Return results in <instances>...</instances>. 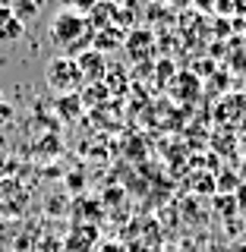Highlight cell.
I'll use <instances>...</instances> for the list:
<instances>
[{
    "instance_id": "obj_1",
    "label": "cell",
    "mask_w": 246,
    "mask_h": 252,
    "mask_svg": "<svg viewBox=\"0 0 246 252\" xmlns=\"http://www.w3.org/2000/svg\"><path fill=\"white\" fill-rule=\"evenodd\" d=\"M92 35H95V29H92L89 16L73 13V10H60L51 22V41L67 57L82 54V47H92Z\"/></svg>"
},
{
    "instance_id": "obj_2",
    "label": "cell",
    "mask_w": 246,
    "mask_h": 252,
    "mask_svg": "<svg viewBox=\"0 0 246 252\" xmlns=\"http://www.w3.org/2000/svg\"><path fill=\"white\" fill-rule=\"evenodd\" d=\"M44 79L57 94H70L73 89H79V85L85 82L82 73H79V66H76V57H67V54H60V57H54L47 63Z\"/></svg>"
},
{
    "instance_id": "obj_3",
    "label": "cell",
    "mask_w": 246,
    "mask_h": 252,
    "mask_svg": "<svg viewBox=\"0 0 246 252\" xmlns=\"http://www.w3.org/2000/svg\"><path fill=\"white\" fill-rule=\"evenodd\" d=\"M76 66H79V73H82L85 82H101L107 73V60H105V54L101 51H95V47H85L82 54L76 57Z\"/></svg>"
},
{
    "instance_id": "obj_4",
    "label": "cell",
    "mask_w": 246,
    "mask_h": 252,
    "mask_svg": "<svg viewBox=\"0 0 246 252\" xmlns=\"http://www.w3.org/2000/svg\"><path fill=\"white\" fill-rule=\"evenodd\" d=\"M126 41V35H123V26H105V29H98L92 35V47L95 51H117V47H123Z\"/></svg>"
},
{
    "instance_id": "obj_5",
    "label": "cell",
    "mask_w": 246,
    "mask_h": 252,
    "mask_svg": "<svg viewBox=\"0 0 246 252\" xmlns=\"http://www.w3.org/2000/svg\"><path fill=\"white\" fill-rule=\"evenodd\" d=\"M126 51L133 54V60H145L148 57V51L145 47H152V32L148 29H133L130 35H126Z\"/></svg>"
},
{
    "instance_id": "obj_6",
    "label": "cell",
    "mask_w": 246,
    "mask_h": 252,
    "mask_svg": "<svg viewBox=\"0 0 246 252\" xmlns=\"http://www.w3.org/2000/svg\"><path fill=\"white\" fill-rule=\"evenodd\" d=\"M10 10H13L16 19L32 22L38 13H41V0H10Z\"/></svg>"
},
{
    "instance_id": "obj_7",
    "label": "cell",
    "mask_w": 246,
    "mask_h": 252,
    "mask_svg": "<svg viewBox=\"0 0 246 252\" xmlns=\"http://www.w3.org/2000/svg\"><path fill=\"white\" fill-rule=\"evenodd\" d=\"M26 35V22L22 19H13L10 22H3V26H0V44H13V41H19V38Z\"/></svg>"
},
{
    "instance_id": "obj_8",
    "label": "cell",
    "mask_w": 246,
    "mask_h": 252,
    "mask_svg": "<svg viewBox=\"0 0 246 252\" xmlns=\"http://www.w3.org/2000/svg\"><path fill=\"white\" fill-rule=\"evenodd\" d=\"M57 110L67 117V120H70V117H79V114H82V98H79V94H73V92H70V94H60Z\"/></svg>"
},
{
    "instance_id": "obj_9",
    "label": "cell",
    "mask_w": 246,
    "mask_h": 252,
    "mask_svg": "<svg viewBox=\"0 0 246 252\" xmlns=\"http://www.w3.org/2000/svg\"><path fill=\"white\" fill-rule=\"evenodd\" d=\"M95 3H98V0H60L63 10H73V13H82V16H89Z\"/></svg>"
},
{
    "instance_id": "obj_10",
    "label": "cell",
    "mask_w": 246,
    "mask_h": 252,
    "mask_svg": "<svg viewBox=\"0 0 246 252\" xmlns=\"http://www.w3.org/2000/svg\"><path fill=\"white\" fill-rule=\"evenodd\" d=\"M82 98V104H98L95 98H107V85H95L92 82V89H85V94H79Z\"/></svg>"
},
{
    "instance_id": "obj_11",
    "label": "cell",
    "mask_w": 246,
    "mask_h": 252,
    "mask_svg": "<svg viewBox=\"0 0 246 252\" xmlns=\"http://www.w3.org/2000/svg\"><path fill=\"white\" fill-rule=\"evenodd\" d=\"M158 69H161V82H168V79H171V73H174V66H171L168 60H161V63H158Z\"/></svg>"
},
{
    "instance_id": "obj_12",
    "label": "cell",
    "mask_w": 246,
    "mask_h": 252,
    "mask_svg": "<svg viewBox=\"0 0 246 252\" xmlns=\"http://www.w3.org/2000/svg\"><path fill=\"white\" fill-rule=\"evenodd\" d=\"M13 19V10H10V3H0V26L3 22H10Z\"/></svg>"
},
{
    "instance_id": "obj_13",
    "label": "cell",
    "mask_w": 246,
    "mask_h": 252,
    "mask_svg": "<svg viewBox=\"0 0 246 252\" xmlns=\"http://www.w3.org/2000/svg\"><path fill=\"white\" fill-rule=\"evenodd\" d=\"M171 3H174V6H189L193 0H171Z\"/></svg>"
},
{
    "instance_id": "obj_14",
    "label": "cell",
    "mask_w": 246,
    "mask_h": 252,
    "mask_svg": "<svg viewBox=\"0 0 246 252\" xmlns=\"http://www.w3.org/2000/svg\"><path fill=\"white\" fill-rule=\"evenodd\" d=\"M142 3H158V0H142Z\"/></svg>"
},
{
    "instance_id": "obj_15",
    "label": "cell",
    "mask_w": 246,
    "mask_h": 252,
    "mask_svg": "<svg viewBox=\"0 0 246 252\" xmlns=\"http://www.w3.org/2000/svg\"><path fill=\"white\" fill-rule=\"evenodd\" d=\"M0 104H3V92H0Z\"/></svg>"
}]
</instances>
